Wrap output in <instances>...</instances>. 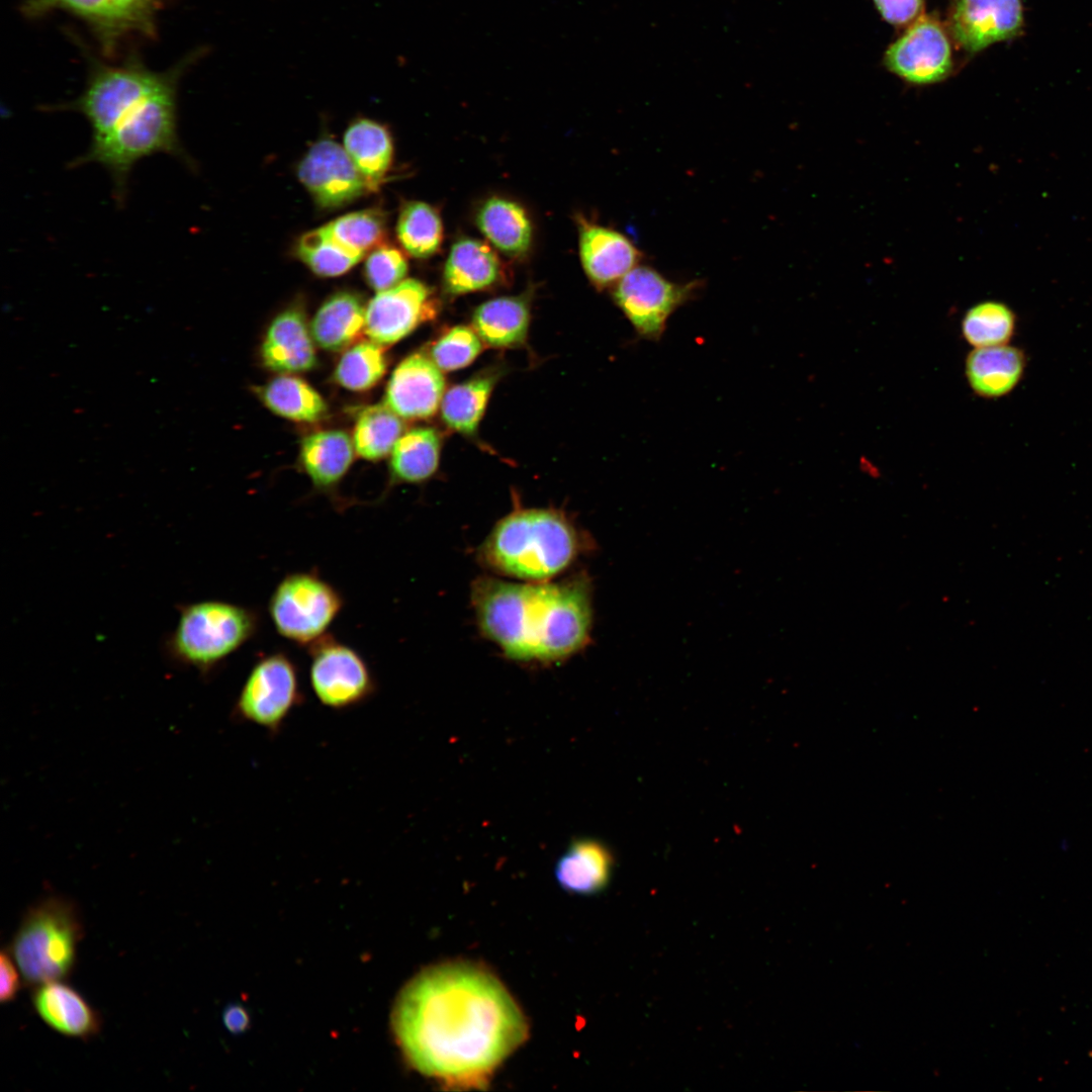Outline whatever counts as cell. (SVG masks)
I'll use <instances>...</instances> for the list:
<instances>
[{"mask_svg":"<svg viewBox=\"0 0 1092 1092\" xmlns=\"http://www.w3.org/2000/svg\"><path fill=\"white\" fill-rule=\"evenodd\" d=\"M308 653L311 691L323 706L343 711L364 704L375 694L371 669L352 647L324 635L308 646Z\"/></svg>","mask_w":1092,"mask_h":1092,"instance_id":"cell-11","label":"cell"},{"mask_svg":"<svg viewBox=\"0 0 1092 1092\" xmlns=\"http://www.w3.org/2000/svg\"><path fill=\"white\" fill-rule=\"evenodd\" d=\"M326 225L340 243L363 255L380 246L385 237V218L375 209L347 213Z\"/></svg>","mask_w":1092,"mask_h":1092,"instance_id":"cell-37","label":"cell"},{"mask_svg":"<svg viewBox=\"0 0 1092 1092\" xmlns=\"http://www.w3.org/2000/svg\"><path fill=\"white\" fill-rule=\"evenodd\" d=\"M14 959L9 949H3L0 956V1001L2 1004L13 1001L20 989V979Z\"/></svg>","mask_w":1092,"mask_h":1092,"instance_id":"cell-41","label":"cell"},{"mask_svg":"<svg viewBox=\"0 0 1092 1092\" xmlns=\"http://www.w3.org/2000/svg\"><path fill=\"white\" fill-rule=\"evenodd\" d=\"M1017 330V315L1005 302L983 300L969 307L962 320V335L973 348L1010 344Z\"/></svg>","mask_w":1092,"mask_h":1092,"instance_id":"cell-31","label":"cell"},{"mask_svg":"<svg viewBox=\"0 0 1092 1092\" xmlns=\"http://www.w3.org/2000/svg\"><path fill=\"white\" fill-rule=\"evenodd\" d=\"M612 864V855L604 844L593 839H576L559 857L555 877L565 891L589 895L606 887Z\"/></svg>","mask_w":1092,"mask_h":1092,"instance_id":"cell-22","label":"cell"},{"mask_svg":"<svg viewBox=\"0 0 1092 1092\" xmlns=\"http://www.w3.org/2000/svg\"><path fill=\"white\" fill-rule=\"evenodd\" d=\"M261 353L267 368L276 372L295 373L314 367L313 339L300 309L288 308L272 321Z\"/></svg>","mask_w":1092,"mask_h":1092,"instance_id":"cell-21","label":"cell"},{"mask_svg":"<svg viewBox=\"0 0 1092 1092\" xmlns=\"http://www.w3.org/2000/svg\"><path fill=\"white\" fill-rule=\"evenodd\" d=\"M168 0H26L24 14L42 16L65 10L84 20L97 34L106 53H112L129 34L150 36L157 12Z\"/></svg>","mask_w":1092,"mask_h":1092,"instance_id":"cell-12","label":"cell"},{"mask_svg":"<svg viewBox=\"0 0 1092 1092\" xmlns=\"http://www.w3.org/2000/svg\"><path fill=\"white\" fill-rule=\"evenodd\" d=\"M445 380L441 369L421 353L402 360L388 381L384 403L403 419H426L442 402Z\"/></svg>","mask_w":1092,"mask_h":1092,"instance_id":"cell-17","label":"cell"},{"mask_svg":"<svg viewBox=\"0 0 1092 1092\" xmlns=\"http://www.w3.org/2000/svg\"><path fill=\"white\" fill-rule=\"evenodd\" d=\"M298 178L326 208L342 206L371 189L346 150L331 140H321L309 149L299 164Z\"/></svg>","mask_w":1092,"mask_h":1092,"instance_id":"cell-15","label":"cell"},{"mask_svg":"<svg viewBox=\"0 0 1092 1092\" xmlns=\"http://www.w3.org/2000/svg\"><path fill=\"white\" fill-rule=\"evenodd\" d=\"M431 291L416 279L378 292L368 303L364 331L379 345H391L433 315Z\"/></svg>","mask_w":1092,"mask_h":1092,"instance_id":"cell-16","label":"cell"},{"mask_svg":"<svg viewBox=\"0 0 1092 1092\" xmlns=\"http://www.w3.org/2000/svg\"><path fill=\"white\" fill-rule=\"evenodd\" d=\"M366 308L360 297L338 292L318 308L310 324L313 341L321 348L340 351L348 347L365 325Z\"/></svg>","mask_w":1092,"mask_h":1092,"instance_id":"cell-25","label":"cell"},{"mask_svg":"<svg viewBox=\"0 0 1092 1092\" xmlns=\"http://www.w3.org/2000/svg\"><path fill=\"white\" fill-rule=\"evenodd\" d=\"M297 668L283 652L261 657L251 668L233 709L236 720L276 735L302 703Z\"/></svg>","mask_w":1092,"mask_h":1092,"instance_id":"cell-9","label":"cell"},{"mask_svg":"<svg viewBox=\"0 0 1092 1092\" xmlns=\"http://www.w3.org/2000/svg\"><path fill=\"white\" fill-rule=\"evenodd\" d=\"M260 396L273 413L295 422H316L327 413V404L318 392L290 375L273 378L262 387Z\"/></svg>","mask_w":1092,"mask_h":1092,"instance_id":"cell-30","label":"cell"},{"mask_svg":"<svg viewBox=\"0 0 1092 1092\" xmlns=\"http://www.w3.org/2000/svg\"><path fill=\"white\" fill-rule=\"evenodd\" d=\"M579 255L585 274L598 288L615 285L644 257L624 234L586 221L580 224Z\"/></svg>","mask_w":1092,"mask_h":1092,"instance_id":"cell-18","label":"cell"},{"mask_svg":"<svg viewBox=\"0 0 1092 1092\" xmlns=\"http://www.w3.org/2000/svg\"><path fill=\"white\" fill-rule=\"evenodd\" d=\"M580 550V536L563 515L528 509L502 519L479 553L485 565L496 572L547 581L568 567Z\"/></svg>","mask_w":1092,"mask_h":1092,"instance_id":"cell-4","label":"cell"},{"mask_svg":"<svg viewBox=\"0 0 1092 1092\" xmlns=\"http://www.w3.org/2000/svg\"><path fill=\"white\" fill-rule=\"evenodd\" d=\"M884 63L892 73L912 84L944 80L953 66L944 27L935 17L920 15L888 48Z\"/></svg>","mask_w":1092,"mask_h":1092,"instance_id":"cell-13","label":"cell"},{"mask_svg":"<svg viewBox=\"0 0 1092 1092\" xmlns=\"http://www.w3.org/2000/svg\"><path fill=\"white\" fill-rule=\"evenodd\" d=\"M1027 367L1025 351L1010 344L973 348L965 360V376L972 391L983 398L1010 394L1021 382Z\"/></svg>","mask_w":1092,"mask_h":1092,"instance_id":"cell-19","label":"cell"},{"mask_svg":"<svg viewBox=\"0 0 1092 1092\" xmlns=\"http://www.w3.org/2000/svg\"><path fill=\"white\" fill-rule=\"evenodd\" d=\"M175 628L163 641L166 657L209 674L258 631V614L233 603L205 600L178 606Z\"/></svg>","mask_w":1092,"mask_h":1092,"instance_id":"cell-5","label":"cell"},{"mask_svg":"<svg viewBox=\"0 0 1092 1092\" xmlns=\"http://www.w3.org/2000/svg\"><path fill=\"white\" fill-rule=\"evenodd\" d=\"M364 270L369 285L381 292L402 281L407 272V263L400 251L380 245L368 256Z\"/></svg>","mask_w":1092,"mask_h":1092,"instance_id":"cell-39","label":"cell"},{"mask_svg":"<svg viewBox=\"0 0 1092 1092\" xmlns=\"http://www.w3.org/2000/svg\"><path fill=\"white\" fill-rule=\"evenodd\" d=\"M702 286L700 280L671 281L639 264L615 284L613 299L641 339L659 341L671 314L695 298Z\"/></svg>","mask_w":1092,"mask_h":1092,"instance_id":"cell-10","label":"cell"},{"mask_svg":"<svg viewBox=\"0 0 1092 1092\" xmlns=\"http://www.w3.org/2000/svg\"><path fill=\"white\" fill-rule=\"evenodd\" d=\"M32 1004L40 1019L63 1035L88 1039L100 1031L98 1012L78 991L62 981L34 987Z\"/></svg>","mask_w":1092,"mask_h":1092,"instance_id":"cell-20","label":"cell"},{"mask_svg":"<svg viewBox=\"0 0 1092 1092\" xmlns=\"http://www.w3.org/2000/svg\"><path fill=\"white\" fill-rule=\"evenodd\" d=\"M492 386L493 378L482 376L449 389L441 404L443 421L455 431L473 434L482 418Z\"/></svg>","mask_w":1092,"mask_h":1092,"instance_id":"cell-35","label":"cell"},{"mask_svg":"<svg viewBox=\"0 0 1092 1092\" xmlns=\"http://www.w3.org/2000/svg\"><path fill=\"white\" fill-rule=\"evenodd\" d=\"M402 430L400 417L385 403L369 405L357 417L353 434L354 448L364 459H381L392 451Z\"/></svg>","mask_w":1092,"mask_h":1092,"instance_id":"cell-32","label":"cell"},{"mask_svg":"<svg viewBox=\"0 0 1092 1092\" xmlns=\"http://www.w3.org/2000/svg\"><path fill=\"white\" fill-rule=\"evenodd\" d=\"M396 233L407 254L415 258H428L442 244L443 224L434 207L425 202L411 201L400 210Z\"/></svg>","mask_w":1092,"mask_h":1092,"instance_id":"cell-33","label":"cell"},{"mask_svg":"<svg viewBox=\"0 0 1092 1092\" xmlns=\"http://www.w3.org/2000/svg\"><path fill=\"white\" fill-rule=\"evenodd\" d=\"M590 583L478 579L472 604L478 625L511 659L555 661L582 649L593 625Z\"/></svg>","mask_w":1092,"mask_h":1092,"instance_id":"cell-2","label":"cell"},{"mask_svg":"<svg viewBox=\"0 0 1092 1092\" xmlns=\"http://www.w3.org/2000/svg\"><path fill=\"white\" fill-rule=\"evenodd\" d=\"M529 317V306L524 298L498 297L477 307L473 327L487 345L511 347L525 339Z\"/></svg>","mask_w":1092,"mask_h":1092,"instance_id":"cell-27","label":"cell"},{"mask_svg":"<svg viewBox=\"0 0 1092 1092\" xmlns=\"http://www.w3.org/2000/svg\"><path fill=\"white\" fill-rule=\"evenodd\" d=\"M1022 0H952L947 29L965 52L977 54L1023 32Z\"/></svg>","mask_w":1092,"mask_h":1092,"instance_id":"cell-14","label":"cell"},{"mask_svg":"<svg viewBox=\"0 0 1092 1092\" xmlns=\"http://www.w3.org/2000/svg\"><path fill=\"white\" fill-rule=\"evenodd\" d=\"M83 926L76 906L61 897H48L30 907L9 948L29 986L63 981L76 964Z\"/></svg>","mask_w":1092,"mask_h":1092,"instance_id":"cell-6","label":"cell"},{"mask_svg":"<svg viewBox=\"0 0 1092 1092\" xmlns=\"http://www.w3.org/2000/svg\"><path fill=\"white\" fill-rule=\"evenodd\" d=\"M179 73L180 67L155 72L134 61L115 66L98 65L80 96L47 110L80 113L91 127V139H97L109 131L129 108Z\"/></svg>","mask_w":1092,"mask_h":1092,"instance_id":"cell-7","label":"cell"},{"mask_svg":"<svg viewBox=\"0 0 1092 1092\" xmlns=\"http://www.w3.org/2000/svg\"><path fill=\"white\" fill-rule=\"evenodd\" d=\"M353 446L349 435L339 430L316 432L302 440L300 464L314 486L330 488L342 479L353 461Z\"/></svg>","mask_w":1092,"mask_h":1092,"instance_id":"cell-24","label":"cell"},{"mask_svg":"<svg viewBox=\"0 0 1092 1092\" xmlns=\"http://www.w3.org/2000/svg\"><path fill=\"white\" fill-rule=\"evenodd\" d=\"M344 149L370 188L376 187L392 160V143L387 130L373 120L358 119L345 132Z\"/></svg>","mask_w":1092,"mask_h":1092,"instance_id":"cell-28","label":"cell"},{"mask_svg":"<svg viewBox=\"0 0 1092 1092\" xmlns=\"http://www.w3.org/2000/svg\"><path fill=\"white\" fill-rule=\"evenodd\" d=\"M385 369L386 360L381 345L364 341L344 353L336 367L335 379L347 389L362 391L375 385Z\"/></svg>","mask_w":1092,"mask_h":1092,"instance_id":"cell-36","label":"cell"},{"mask_svg":"<svg viewBox=\"0 0 1092 1092\" xmlns=\"http://www.w3.org/2000/svg\"><path fill=\"white\" fill-rule=\"evenodd\" d=\"M480 351L479 336L467 327L457 326L434 344L431 357L441 370L452 371L470 364Z\"/></svg>","mask_w":1092,"mask_h":1092,"instance_id":"cell-38","label":"cell"},{"mask_svg":"<svg viewBox=\"0 0 1092 1092\" xmlns=\"http://www.w3.org/2000/svg\"><path fill=\"white\" fill-rule=\"evenodd\" d=\"M296 252L315 274L326 277L346 273L364 256L340 243L327 225L304 234L297 243Z\"/></svg>","mask_w":1092,"mask_h":1092,"instance_id":"cell-34","label":"cell"},{"mask_svg":"<svg viewBox=\"0 0 1092 1092\" xmlns=\"http://www.w3.org/2000/svg\"><path fill=\"white\" fill-rule=\"evenodd\" d=\"M476 221L484 237L509 256H522L531 246V220L525 209L512 200L487 199L480 206Z\"/></svg>","mask_w":1092,"mask_h":1092,"instance_id":"cell-26","label":"cell"},{"mask_svg":"<svg viewBox=\"0 0 1092 1092\" xmlns=\"http://www.w3.org/2000/svg\"><path fill=\"white\" fill-rule=\"evenodd\" d=\"M225 1027L232 1032H240L248 1024V1016L243 1008L239 1006H231L224 1012L222 1016Z\"/></svg>","mask_w":1092,"mask_h":1092,"instance_id":"cell-42","label":"cell"},{"mask_svg":"<svg viewBox=\"0 0 1092 1092\" xmlns=\"http://www.w3.org/2000/svg\"><path fill=\"white\" fill-rule=\"evenodd\" d=\"M344 605L331 583L311 572L286 575L275 587L268 604L276 631L301 646L326 635Z\"/></svg>","mask_w":1092,"mask_h":1092,"instance_id":"cell-8","label":"cell"},{"mask_svg":"<svg viewBox=\"0 0 1092 1092\" xmlns=\"http://www.w3.org/2000/svg\"><path fill=\"white\" fill-rule=\"evenodd\" d=\"M179 75L129 108L105 134L91 139L69 168L98 164L109 174L115 204L122 207L128 196L130 174L145 158L166 154L190 170L195 162L183 146L178 129L177 84Z\"/></svg>","mask_w":1092,"mask_h":1092,"instance_id":"cell-3","label":"cell"},{"mask_svg":"<svg viewBox=\"0 0 1092 1092\" xmlns=\"http://www.w3.org/2000/svg\"><path fill=\"white\" fill-rule=\"evenodd\" d=\"M440 439L432 428H417L406 432L395 443L390 458L392 478L402 482H419L437 469Z\"/></svg>","mask_w":1092,"mask_h":1092,"instance_id":"cell-29","label":"cell"},{"mask_svg":"<svg viewBox=\"0 0 1092 1092\" xmlns=\"http://www.w3.org/2000/svg\"><path fill=\"white\" fill-rule=\"evenodd\" d=\"M874 3L887 22L904 25L920 16L924 0H874Z\"/></svg>","mask_w":1092,"mask_h":1092,"instance_id":"cell-40","label":"cell"},{"mask_svg":"<svg viewBox=\"0 0 1092 1092\" xmlns=\"http://www.w3.org/2000/svg\"><path fill=\"white\" fill-rule=\"evenodd\" d=\"M397 1043L423 1075L451 1088H483L527 1038L528 1024L503 983L467 962L421 972L392 1014Z\"/></svg>","mask_w":1092,"mask_h":1092,"instance_id":"cell-1","label":"cell"},{"mask_svg":"<svg viewBox=\"0 0 1092 1092\" xmlns=\"http://www.w3.org/2000/svg\"><path fill=\"white\" fill-rule=\"evenodd\" d=\"M500 274V263L490 247L475 239L456 242L444 268V286L451 294L477 291L492 285Z\"/></svg>","mask_w":1092,"mask_h":1092,"instance_id":"cell-23","label":"cell"}]
</instances>
